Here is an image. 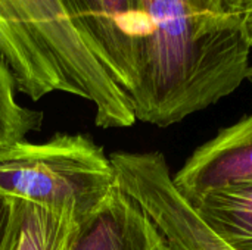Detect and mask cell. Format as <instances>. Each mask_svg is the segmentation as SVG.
Instances as JSON below:
<instances>
[{"label":"cell","mask_w":252,"mask_h":250,"mask_svg":"<svg viewBox=\"0 0 252 250\" xmlns=\"http://www.w3.org/2000/svg\"><path fill=\"white\" fill-rule=\"evenodd\" d=\"M152 34L136 121L170 127L230 96L251 80L247 25L205 13L198 0H142Z\"/></svg>","instance_id":"cell-1"},{"label":"cell","mask_w":252,"mask_h":250,"mask_svg":"<svg viewBox=\"0 0 252 250\" xmlns=\"http://www.w3.org/2000/svg\"><path fill=\"white\" fill-rule=\"evenodd\" d=\"M0 55L32 102L61 91L90 102L100 128L136 122L126 93L72 25L61 0H0Z\"/></svg>","instance_id":"cell-2"},{"label":"cell","mask_w":252,"mask_h":250,"mask_svg":"<svg viewBox=\"0 0 252 250\" xmlns=\"http://www.w3.org/2000/svg\"><path fill=\"white\" fill-rule=\"evenodd\" d=\"M115 187L109 155L84 134L0 146V194L4 197L69 209L86 222Z\"/></svg>","instance_id":"cell-3"},{"label":"cell","mask_w":252,"mask_h":250,"mask_svg":"<svg viewBox=\"0 0 252 250\" xmlns=\"http://www.w3.org/2000/svg\"><path fill=\"white\" fill-rule=\"evenodd\" d=\"M117 187L152 220L170 250H235L227 246L179 193L159 152L109 155Z\"/></svg>","instance_id":"cell-4"},{"label":"cell","mask_w":252,"mask_h":250,"mask_svg":"<svg viewBox=\"0 0 252 250\" xmlns=\"http://www.w3.org/2000/svg\"><path fill=\"white\" fill-rule=\"evenodd\" d=\"M68 18L128 100L145 68L151 22L142 0H61Z\"/></svg>","instance_id":"cell-5"},{"label":"cell","mask_w":252,"mask_h":250,"mask_svg":"<svg viewBox=\"0 0 252 250\" xmlns=\"http://www.w3.org/2000/svg\"><path fill=\"white\" fill-rule=\"evenodd\" d=\"M173 183L186 200L211 190L252 184V115L199 146L173 175Z\"/></svg>","instance_id":"cell-6"},{"label":"cell","mask_w":252,"mask_h":250,"mask_svg":"<svg viewBox=\"0 0 252 250\" xmlns=\"http://www.w3.org/2000/svg\"><path fill=\"white\" fill-rule=\"evenodd\" d=\"M74 250H170L143 209L118 187L81 228Z\"/></svg>","instance_id":"cell-7"},{"label":"cell","mask_w":252,"mask_h":250,"mask_svg":"<svg viewBox=\"0 0 252 250\" xmlns=\"http://www.w3.org/2000/svg\"><path fill=\"white\" fill-rule=\"evenodd\" d=\"M10 200V222L0 250L75 249L84 222L72 211Z\"/></svg>","instance_id":"cell-8"},{"label":"cell","mask_w":252,"mask_h":250,"mask_svg":"<svg viewBox=\"0 0 252 250\" xmlns=\"http://www.w3.org/2000/svg\"><path fill=\"white\" fill-rule=\"evenodd\" d=\"M188 203L227 246L252 250V184L211 190Z\"/></svg>","instance_id":"cell-9"},{"label":"cell","mask_w":252,"mask_h":250,"mask_svg":"<svg viewBox=\"0 0 252 250\" xmlns=\"http://www.w3.org/2000/svg\"><path fill=\"white\" fill-rule=\"evenodd\" d=\"M43 113L16 100L13 75L0 55V146L22 141L30 131L38 130Z\"/></svg>","instance_id":"cell-10"},{"label":"cell","mask_w":252,"mask_h":250,"mask_svg":"<svg viewBox=\"0 0 252 250\" xmlns=\"http://www.w3.org/2000/svg\"><path fill=\"white\" fill-rule=\"evenodd\" d=\"M250 0H198L201 9L221 21L245 24V13Z\"/></svg>","instance_id":"cell-11"},{"label":"cell","mask_w":252,"mask_h":250,"mask_svg":"<svg viewBox=\"0 0 252 250\" xmlns=\"http://www.w3.org/2000/svg\"><path fill=\"white\" fill-rule=\"evenodd\" d=\"M10 215H12V200L0 194V246L7 233Z\"/></svg>","instance_id":"cell-12"},{"label":"cell","mask_w":252,"mask_h":250,"mask_svg":"<svg viewBox=\"0 0 252 250\" xmlns=\"http://www.w3.org/2000/svg\"><path fill=\"white\" fill-rule=\"evenodd\" d=\"M245 25H247V31H248V37L252 44V0L248 1V7H247V13H245Z\"/></svg>","instance_id":"cell-13"},{"label":"cell","mask_w":252,"mask_h":250,"mask_svg":"<svg viewBox=\"0 0 252 250\" xmlns=\"http://www.w3.org/2000/svg\"><path fill=\"white\" fill-rule=\"evenodd\" d=\"M251 80H252V77H251Z\"/></svg>","instance_id":"cell-14"}]
</instances>
